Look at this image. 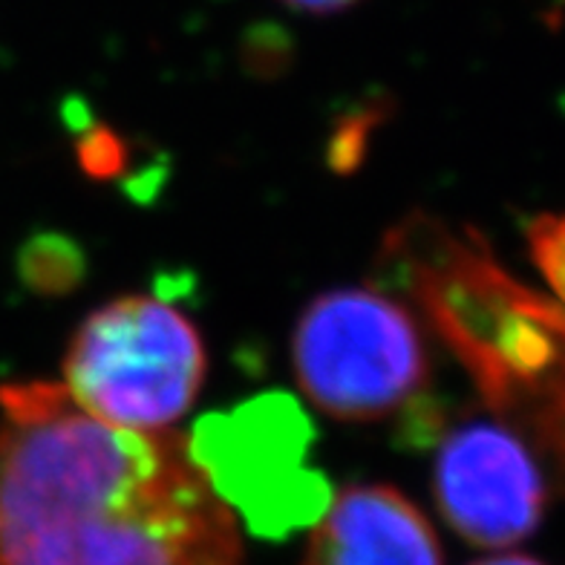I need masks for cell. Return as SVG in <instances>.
I'll return each instance as SVG.
<instances>
[{
	"label": "cell",
	"mask_w": 565,
	"mask_h": 565,
	"mask_svg": "<svg viewBox=\"0 0 565 565\" xmlns=\"http://www.w3.org/2000/svg\"><path fill=\"white\" fill-rule=\"evenodd\" d=\"M0 565H246V548L185 436L18 381L0 387Z\"/></svg>",
	"instance_id": "1"
},
{
	"label": "cell",
	"mask_w": 565,
	"mask_h": 565,
	"mask_svg": "<svg viewBox=\"0 0 565 565\" xmlns=\"http://www.w3.org/2000/svg\"><path fill=\"white\" fill-rule=\"evenodd\" d=\"M381 263L454 350L484 402L529 433L565 479V312L525 289L479 234L409 216Z\"/></svg>",
	"instance_id": "2"
},
{
	"label": "cell",
	"mask_w": 565,
	"mask_h": 565,
	"mask_svg": "<svg viewBox=\"0 0 565 565\" xmlns=\"http://www.w3.org/2000/svg\"><path fill=\"white\" fill-rule=\"evenodd\" d=\"M205 370V343L191 318L168 300L127 295L75 329L64 390L113 427L164 433L194 407Z\"/></svg>",
	"instance_id": "3"
},
{
	"label": "cell",
	"mask_w": 565,
	"mask_h": 565,
	"mask_svg": "<svg viewBox=\"0 0 565 565\" xmlns=\"http://www.w3.org/2000/svg\"><path fill=\"white\" fill-rule=\"evenodd\" d=\"M291 364L306 398L338 422L393 416L430 379L416 315L381 289L318 295L295 327Z\"/></svg>",
	"instance_id": "4"
},
{
	"label": "cell",
	"mask_w": 565,
	"mask_h": 565,
	"mask_svg": "<svg viewBox=\"0 0 565 565\" xmlns=\"http://www.w3.org/2000/svg\"><path fill=\"white\" fill-rule=\"evenodd\" d=\"M185 439L202 477L254 534L286 536L312 525L332 499L312 459V422L289 395L266 393L211 413Z\"/></svg>",
	"instance_id": "5"
},
{
	"label": "cell",
	"mask_w": 565,
	"mask_h": 565,
	"mask_svg": "<svg viewBox=\"0 0 565 565\" xmlns=\"http://www.w3.org/2000/svg\"><path fill=\"white\" fill-rule=\"evenodd\" d=\"M433 491L447 525L479 548H511L540 529L545 482L505 422H465L436 456Z\"/></svg>",
	"instance_id": "6"
},
{
	"label": "cell",
	"mask_w": 565,
	"mask_h": 565,
	"mask_svg": "<svg viewBox=\"0 0 565 565\" xmlns=\"http://www.w3.org/2000/svg\"><path fill=\"white\" fill-rule=\"evenodd\" d=\"M303 565H445L430 520L393 484L332 493L312 522Z\"/></svg>",
	"instance_id": "7"
},
{
	"label": "cell",
	"mask_w": 565,
	"mask_h": 565,
	"mask_svg": "<svg viewBox=\"0 0 565 565\" xmlns=\"http://www.w3.org/2000/svg\"><path fill=\"white\" fill-rule=\"evenodd\" d=\"M84 254L70 237L41 234L23 246L21 275L30 289L41 295H64L75 289L84 277Z\"/></svg>",
	"instance_id": "8"
},
{
	"label": "cell",
	"mask_w": 565,
	"mask_h": 565,
	"mask_svg": "<svg viewBox=\"0 0 565 565\" xmlns=\"http://www.w3.org/2000/svg\"><path fill=\"white\" fill-rule=\"evenodd\" d=\"M529 248L554 303L565 312V214L536 216L529 225Z\"/></svg>",
	"instance_id": "9"
},
{
	"label": "cell",
	"mask_w": 565,
	"mask_h": 565,
	"mask_svg": "<svg viewBox=\"0 0 565 565\" xmlns=\"http://www.w3.org/2000/svg\"><path fill=\"white\" fill-rule=\"evenodd\" d=\"M78 153H82V162L93 177H113V173L121 168V141L119 136L105 130V127H96L89 130L87 136L78 145Z\"/></svg>",
	"instance_id": "10"
},
{
	"label": "cell",
	"mask_w": 565,
	"mask_h": 565,
	"mask_svg": "<svg viewBox=\"0 0 565 565\" xmlns=\"http://www.w3.org/2000/svg\"><path fill=\"white\" fill-rule=\"evenodd\" d=\"M286 7L298 9V12H315V15H329V12H341L352 7L358 0H282Z\"/></svg>",
	"instance_id": "11"
},
{
	"label": "cell",
	"mask_w": 565,
	"mask_h": 565,
	"mask_svg": "<svg viewBox=\"0 0 565 565\" xmlns=\"http://www.w3.org/2000/svg\"><path fill=\"white\" fill-rule=\"evenodd\" d=\"M473 565H543V563L534 557H525V554H497V557L479 559V563Z\"/></svg>",
	"instance_id": "12"
}]
</instances>
